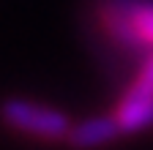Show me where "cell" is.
<instances>
[{
	"label": "cell",
	"mask_w": 153,
	"mask_h": 150,
	"mask_svg": "<svg viewBox=\"0 0 153 150\" xmlns=\"http://www.w3.org/2000/svg\"><path fill=\"white\" fill-rule=\"evenodd\" d=\"M0 120L22 134L41 139H66L71 131V117L66 112L27 98H6L0 104Z\"/></svg>",
	"instance_id": "cell-1"
},
{
	"label": "cell",
	"mask_w": 153,
	"mask_h": 150,
	"mask_svg": "<svg viewBox=\"0 0 153 150\" xmlns=\"http://www.w3.org/2000/svg\"><path fill=\"white\" fill-rule=\"evenodd\" d=\"M126 96L128 98H153V52L148 55L140 77L134 79V85L126 90Z\"/></svg>",
	"instance_id": "cell-5"
},
{
	"label": "cell",
	"mask_w": 153,
	"mask_h": 150,
	"mask_svg": "<svg viewBox=\"0 0 153 150\" xmlns=\"http://www.w3.org/2000/svg\"><path fill=\"white\" fill-rule=\"evenodd\" d=\"M120 134H123V128L115 115H96L79 123H71V131L66 139L76 150H96L101 145H109L112 139H118Z\"/></svg>",
	"instance_id": "cell-3"
},
{
	"label": "cell",
	"mask_w": 153,
	"mask_h": 150,
	"mask_svg": "<svg viewBox=\"0 0 153 150\" xmlns=\"http://www.w3.org/2000/svg\"><path fill=\"white\" fill-rule=\"evenodd\" d=\"M115 117H118L123 134H134V131H142L153 126V98H123L120 106L115 109Z\"/></svg>",
	"instance_id": "cell-4"
},
{
	"label": "cell",
	"mask_w": 153,
	"mask_h": 150,
	"mask_svg": "<svg viewBox=\"0 0 153 150\" xmlns=\"http://www.w3.org/2000/svg\"><path fill=\"white\" fill-rule=\"evenodd\" d=\"M107 27L126 47L153 49V0H118L104 14Z\"/></svg>",
	"instance_id": "cell-2"
}]
</instances>
